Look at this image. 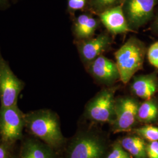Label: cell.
Segmentation results:
<instances>
[{
	"label": "cell",
	"mask_w": 158,
	"mask_h": 158,
	"mask_svg": "<svg viewBox=\"0 0 158 158\" xmlns=\"http://www.w3.org/2000/svg\"><path fill=\"white\" fill-rule=\"evenodd\" d=\"M147 49L143 42L135 36H131L115 52L120 80L124 84L128 83L142 69Z\"/></svg>",
	"instance_id": "cell-1"
},
{
	"label": "cell",
	"mask_w": 158,
	"mask_h": 158,
	"mask_svg": "<svg viewBox=\"0 0 158 158\" xmlns=\"http://www.w3.org/2000/svg\"><path fill=\"white\" fill-rule=\"evenodd\" d=\"M25 126L34 135L52 147L62 143L63 138L56 114L48 110L25 114Z\"/></svg>",
	"instance_id": "cell-2"
},
{
	"label": "cell",
	"mask_w": 158,
	"mask_h": 158,
	"mask_svg": "<svg viewBox=\"0 0 158 158\" xmlns=\"http://www.w3.org/2000/svg\"><path fill=\"white\" fill-rule=\"evenodd\" d=\"M24 83L12 71L0 50V101L1 107L17 105L19 95Z\"/></svg>",
	"instance_id": "cell-3"
},
{
	"label": "cell",
	"mask_w": 158,
	"mask_h": 158,
	"mask_svg": "<svg viewBox=\"0 0 158 158\" xmlns=\"http://www.w3.org/2000/svg\"><path fill=\"white\" fill-rule=\"evenodd\" d=\"M158 0H125L122 4L125 17L133 32L147 25L154 17Z\"/></svg>",
	"instance_id": "cell-4"
},
{
	"label": "cell",
	"mask_w": 158,
	"mask_h": 158,
	"mask_svg": "<svg viewBox=\"0 0 158 158\" xmlns=\"http://www.w3.org/2000/svg\"><path fill=\"white\" fill-rule=\"evenodd\" d=\"M25 126V114L17 105L0 108V135L6 143L19 139Z\"/></svg>",
	"instance_id": "cell-5"
},
{
	"label": "cell",
	"mask_w": 158,
	"mask_h": 158,
	"mask_svg": "<svg viewBox=\"0 0 158 158\" xmlns=\"http://www.w3.org/2000/svg\"><path fill=\"white\" fill-rule=\"evenodd\" d=\"M115 90L107 89L101 91L87 107L91 118L98 122H107L115 116Z\"/></svg>",
	"instance_id": "cell-6"
},
{
	"label": "cell",
	"mask_w": 158,
	"mask_h": 158,
	"mask_svg": "<svg viewBox=\"0 0 158 158\" xmlns=\"http://www.w3.org/2000/svg\"><path fill=\"white\" fill-rule=\"evenodd\" d=\"M111 44V37L104 32L87 40H76L79 56L85 66L102 55Z\"/></svg>",
	"instance_id": "cell-7"
},
{
	"label": "cell",
	"mask_w": 158,
	"mask_h": 158,
	"mask_svg": "<svg viewBox=\"0 0 158 158\" xmlns=\"http://www.w3.org/2000/svg\"><path fill=\"white\" fill-rule=\"evenodd\" d=\"M85 67L94 79L104 85H111L120 80L119 72L115 62L102 55Z\"/></svg>",
	"instance_id": "cell-8"
},
{
	"label": "cell",
	"mask_w": 158,
	"mask_h": 158,
	"mask_svg": "<svg viewBox=\"0 0 158 158\" xmlns=\"http://www.w3.org/2000/svg\"><path fill=\"white\" fill-rule=\"evenodd\" d=\"M139 104L135 99L125 97L115 102V124L118 130L128 129L137 118Z\"/></svg>",
	"instance_id": "cell-9"
},
{
	"label": "cell",
	"mask_w": 158,
	"mask_h": 158,
	"mask_svg": "<svg viewBox=\"0 0 158 158\" xmlns=\"http://www.w3.org/2000/svg\"><path fill=\"white\" fill-rule=\"evenodd\" d=\"M98 15L100 22L110 34L116 35L133 32L127 21L122 5L107 9Z\"/></svg>",
	"instance_id": "cell-10"
},
{
	"label": "cell",
	"mask_w": 158,
	"mask_h": 158,
	"mask_svg": "<svg viewBox=\"0 0 158 158\" xmlns=\"http://www.w3.org/2000/svg\"><path fill=\"white\" fill-rule=\"evenodd\" d=\"M132 93L144 100H149L158 90V76L156 72L134 77L131 85Z\"/></svg>",
	"instance_id": "cell-11"
},
{
	"label": "cell",
	"mask_w": 158,
	"mask_h": 158,
	"mask_svg": "<svg viewBox=\"0 0 158 158\" xmlns=\"http://www.w3.org/2000/svg\"><path fill=\"white\" fill-rule=\"evenodd\" d=\"M103 148L96 139L86 137L78 139L71 147L69 158H100Z\"/></svg>",
	"instance_id": "cell-12"
},
{
	"label": "cell",
	"mask_w": 158,
	"mask_h": 158,
	"mask_svg": "<svg viewBox=\"0 0 158 158\" xmlns=\"http://www.w3.org/2000/svg\"><path fill=\"white\" fill-rule=\"evenodd\" d=\"M99 27V21L90 14L79 15L74 21L73 32L76 40H85L94 36Z\"/></svg>",
	"instance_id": "cell-13"
},
{
	"label": "cell",
	"mask_w": 158,
	"mask_h": 158,
	"mask_svg": "<svg viewBox=\"0 0 158 158\" xmlns=\"http://www.w3.org/2000/svg\"><path fill=\"white\" fill-rule=\"evenodd\" d=\"M20 158H53L50 151L40 142L28 139L21 149Z\"/></svg>",
	"instance_id": "cell-14"
},
{
	"label": "cell",
	"mask_w": 158,
	"mask_h": 158,
	"mask_svg": "<svg viewBox=\"0 0 158 158\" xmlns=\"http://www.w3.org/2000/svg\"><path fill=\"white\" fill-rule=\"evenodd\" d=\"M122 147L135 158H147L146 145L144 141L138 136H130L124 138Z\"/></svg>",
	"instance_id": "cell-15"
},
{
	"label": "cell",
	"mask_w": 158,
	"mask_h": 158,
	"mask_svg": "<svg viewBox=\"0 0 158 158\" xmlns=\"http://www.w3.org/2000/svg\"><path fill=\"white\" fill-rule=\"evenodd\" d=\"M158 115V104L152 98L139 106L137 118L143 122H151L156 118Z\"/></svg>",
	"instance_id": "cell-16"
},
{
	"label": "cell",
	"mask_w": 158,
	"mask_h": 158,
	"mask_svg": "<svg viewBox=\"0 0 158 158\" xmlns=\"http://www.w3.org/2000/svg\"><path fill=\"white\" fill-rule=\"evenodd\" d=\"M125 0H90L91 9L97 14L116 6L122 5Z\"/></svg>",
	"instance_id": "cell-17"
},
{
	"label": "cell",
	"mask_w": 158,
	"mask_h": 158,
	"mask_svg": "<svg viewBox=\"0 0 158 158\" xmlns=\"http://www.w3.org/2000/svg\"><path fill=\"white\" fill-rule=\"evenodd\" d=\"M136 132L149 141H158V128L146 126L135 130Z\"/></svg>",
	"instance_id": "cell-18"
},
{
	"label": "cell",
	"mask_w": 158,
	"mask_h": 158,
	"mask_svg": "<svg viewBox=\"0 0 158 158\" xmlns=\"http://www.w3.org/2000/svg\"><path fill=\"white\" fill-rule=\"evenodd\" d=\"M147 55L149 63L158 69V41L153 43L148 48Z\"/></svg>",
	"instance_id": "cell-19"
},
{
	"label": "cell",
	"mask_w": 158,
	"mask_h": 158,
	"mask_svg": "<svg viewBox=\"0 0 158 158\" xmlns=\"http://www.w3.org/2000/svg\"><path fill=\"white\" fill-rule=\"evenodd\" d=\"M148 158H158V141L151 142L146 147Z\"/></svg>",
	"instance_id": "cell-20"
},
{
	"label": "cell",
	"mask_w": 158,
	"mask_h": 158,
	"mask_svg": "<svg viewBox=\"0 0 158 158\" xmlns=\"http://www.w3.org/2000/svg\"><path fill=\"white\" fill-rule=\"evenodd\" d=\"M107 158H130V157L121 147L117 145L114 147L113 151L110 153Z\"/></svg>",
	"instance_id": "cell-21"
},
{
	"label": "cell",
	"mask_w": 158,
	"mask_h": 158,
	"mask_svg": "<svg viewBox=\"0 0 158 158\" xmlns=\"http://www.w3.org/2000/svg\"><path fill=\"white\" fill-rule=\"evenodd\" d=\"M68 8L74 11L83 9L87 2V0H68Z\"/></svg>",
	"instance_id": "cell-22"
},
{
	"label": "cell",
	"mask_w": 158,
	"mask_h": 158,
	"mask_svg": "<svg viewBox=\"0 0 158 158\" xmlns=\"http://www.w3.org/2000/svg\"><path fill=\"white\" fill-rule=\"evenodd\" d=\"M151 29L154 34L158 35V14L155 17L151 25Z\"/></svg>",
	"instance_id": "cell-23"
},
{
	"label": "cell",
	"mask_w": 158,
	"mask_h": 158,
	"mask_svg": "<svg viewBox=\"0 0 158 158\" xmlns=\"http://www.w3.org/2000/svg\"><path fill=\"white\" fill-rule=\"evenodd\" d=\"M8 158V152L5 145H0V158Z\"/></svg>",
	"instance_id": "cell-24"
},
{
	"label": "cell",
	"mask_w": 158,
	"mask_h": 158,
	"mask_svg": "<svg viewBox=\"0 0 158 158\" xmlns=\"http://www.w3.org/2000/svg\"><path fill=\"white\" fill-rule=\"evenodd\" d=\"M4 0H0V3H1L2 2H3Z\"/></svg>",
	"instance_id": "cell-25"
}]
</instances>
